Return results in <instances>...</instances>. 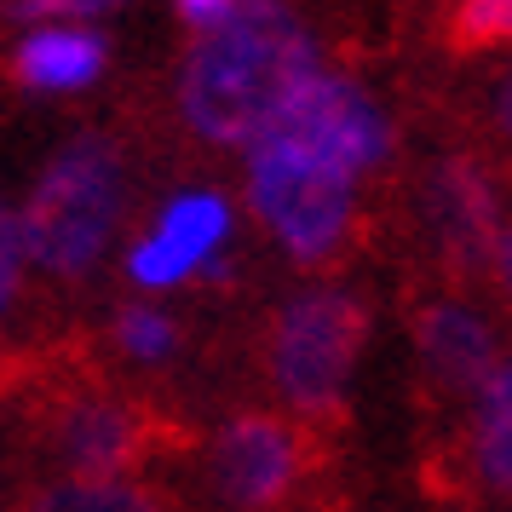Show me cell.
<instances>
[{"label":"cell","mask_w":512,"mask_h":512,"mask_svg":"<svg viewBox=\"0 0 512 512\" xmlns=\"http://www.w3.org/2000/svg\"><path fill=\"white\" fill-rule=\"evenodd\" d=\"M369 323H374L369 305L346 288H305L259 323L254 363L288 415L346 432L351 426L346 380L363 357Z\"/></svg>","instance_id":"3"},{"label":"cell","mask_w":512,"mask_h":512,"mask_svg":"<svg viewBox=\"0 0 512 512\" xmlns=\"http://www.w3.org/2000/svg\"><path fill=\"white\" fill-rule=\"evenodd\" d=\"M248 208L300 271L334 277L369 248V213L340 167L317 162L288 139L248 144Z\"/></svg>","instance_id":"4"},{"label":"cell","mask_w":512,"mask_h":512,"mask_svg":"<svg viewBox=\"0 0 512 512\" xmlns=\"http://www.w3.org/2000/svg\"><path fill=\"white\" fill-rule=\"evenodd\" d=\"M346 432L311 426L288 409H242L208 443V484L231 512H288L340 466Z\"/></svg>","instance_id":"6"},{"label":"cell","mask_w":512,"mask_h":512,"mask_svg":"<svg viewBox=\"0 0 512 512\" xmlns=\"http://www.w3.org/2000/svg\"><path fill=\"white\" fill-rule=\"evenodd\" d=\"M41 363H47V351H35V346H0V397L29 392V386H35V374H41Z\"/></svg>","instance_id":"17"},{"label":"cell","mask_w":512,"mask_h":512,"mask_svg":"<svg viewBox=\"0 0 512 512\" xmlns=\"http://www.w3.org/2000/svg\"><path fill=\"white\" fill-rule=\"evenodd\" d=\"M24 438L52 466V478H139L150 461L185 455L196 426L121 386L81 346H58L29 386Z\"/></svg>","instance_id":"1"},{"label":"cell","mask_w":512,"mask_h":512,"mask_svg":"<svg viewBox=\"0 0 512 512\" xmlns=\"http://www.w3.org/2000/svg\"><path fill=\"white\" fill-rule=\"evenodd\" d=\"M81 6L75 0H12V18H24V24H35V18H75Z\"/></svg>","instance_id":"21"},{"label":"cell","mask_w":512,"mask_h":512,"mask_svg":"<svg viewBox=\"0 0 512 512\" xmlns=\"http://www.w3.org/2000/svg\"><path fill=\"white\" fill-rule=\"evenodd\" d=\"M420 242H426V288L472 294L489 282V248L501 231V167L484 150H443L426 162L415 190Z\"/></svg>","instance_id":"7"},{"label":"cell","mask_w":512,"mask_h":512,"mask_svg":"<svg viewBox=\"0 0 512 512\" xmlns=\"http://www.w3.org/2000/svg\"><path fill=\"white\" fill-rule=\"evenodd\" d=\"M489 127L501 133V144H512V70L495 81V93H489Z\"/></svg>","instance_id":"20"},{"label":"cell","mask_w":512,"mask_h":512,"mask_svg":"<svg viewBox=\"0 0 512 512\" xmlns=\"http://www.w3.org/2000/svg\"><path fill=\"white\" fill-rule=\"evenodd\" d=\"M236 6H248V0H179V18H185V29H196V35H208L213 24H225Z\"/></svg>","instance_id":"19"},{"label":"cell","mask_w":512,"mask_h":512,"mask_svg":"<svg viewBox=\"0 0 512 512\" xmlns=\"http://www.w3.org/2000/svg\"><path fill=\"white\" fill-rule=\"evenodd\" d=\"M18 282H24V231H18V213L0 202V311L12 305Z\"/></svg>","instance_id":"16"},{"label":"cell","mask_w":512,"mask_h":512,"mask_svg":"<svg viewBox=\"0 0 512 512\" xmlns=\"http://www.w3.org/2000/svg\"><path fill=\"white\" fill-rule=\"evenodd\" d=\"M225 231H231V213L219 196H173L162 208V225H156V236L167 248H179L190 265H202L225 242Z\"/></svg>","instance_id":"13"},{"label":"cell","mask_w":512,"mask_h":512,"mask_svg":"<svg viewBox=\"0 0 512 512\" xmlns=\"http://www.w3.org/2000/svg\"><path fill=\"white\" fill-rule=\"evenodd\" d=\"M121 208H127L121 144L110 133H81L47 162L29 208L18 213L24 259H35L58 282L93 277L110 236L121 231Z\"/></svg>","instance_id":"5"},{"label":"cell","mask_w":512,"mask_h":512,"mask_svg":"<svg viewBox=\"0 0 512 512\" xmlns=\"http://www.w3.org/2000/svg\"><path fill=\"white\" fill-rule=\"evenodd\" d=\"M265 139L300 144L317 162L340 167L351 185L357 179H386L392 173V156H397L386 110L351 75H334V70H317L311 81H300V93L282 104L277 127Z\"/></svg>","instance_id":"9"},{"label":"cell","mask_w":512,"mask_h":512,"mask_svg":"<svg viewBox=\"0 0 512 512\" xmlns=\"http://www.w3.org/2000/svg\"><path fill=\"white\" fill-rule=\"evenodd\" d=\"M420 484L426 495L461 507L512 501V363H501L472 397L461 438L432 443L420 455Z\"/></svg>","instance_id":"10"},{"label":"cell","mask_w":512,"mask_h":512,"mask_svg":"<svg viewBox=\"0 0 512 512\" xmlns=\"http://www.w3.org/2000/svg\"><path fill=\"white\" fill-rule=\"evenodd\" d=\"M75 6H81V12H110L116 0H75Z\"/></svg>","instance_id":"22"},{"label":"cell","mask_w":512,"mask_h":512,"mask_svg":"<svg viewBox=\"0 0 512 512\" xmlns=\"http://www.w3.org/2000/svg\"><path fill=\"white\" fill-rule=\"evenodd\" d=\"M409 340H415V392L426 409L466 415L484 380L501 369V334L484 311L443 288H409L403 294Z\"/></svg>","instance_id":"8"},{"label":"cell","mask_w":512,"mask_h":512,"mask_svg":"<svg viewBox=\"0 0 512 512\" xmlns=\"http://www.w3.org/2000/svg\"><path fill=\"white\" fill-rule=\"evenodd\" d=\"M18 512H179V501L144 478H52L24 489Z\"/></svg>","instance_id":"11"},{"label":"cell","mask_w":512,"mask_h":512,"mask_svg":"<svg viewBox=\"0 0 512 512\" xmlns=\"http://www.w3.org/2000/svg\"><path fill=\"white\" fill-rule=\"evenodd\" d=\"M323 70L294 0H248L196 35L179 70V116L202 144H259L300 81Z\"/></svg>","instance_id":"2"},{"label":"cell","mask_w":512,"mask_h":512,"mask_svg":"<svg viewBox=\"0 0 512 512\" xmlns=\"http://www.w3.org/2000/svg\"><path fill=\"white\" fill-rule=\"evenodd\" d=\"M196 265H190L179 248H167L162 236H150V242H139L133 248V277L144 282V288H167V282H185Z\"/></svg>","instance_id":"15"},{"label":"cell","mask_w":512,"mask_h":512,"mask_svg":"<svg viewBox=\"0 0 512 512\" xmlns=\"http://www.w3.org/2000/svg\"><path fill=\"white\" fill-rule=\"evenodd\" d=\"M489 282H495L501 311H512V219H501V231H495V248H489Z\"/></svg>","instance_id":"18"},{"label":"cell","mask_w":512,"mask_h":512,"mask_svg":"<svg viewBox=\"0 0 512 512\" xmlns=\"http://www.w3.org/2000/svg\"><path fill=\"white\" fill-rule=\"evenodd\" d=\"M110 346L133 363H162L167 351L179 346V323L156 311V305H121L116 328H110Z\"/></svg>","instance_id":"14"},{"label":"cell","mask_w":512,"mask_h":512,"mask_svg":"<svg viewBox=\"0 0 512 512\" xmlns=\"http://www.w3.org/2000/svg\"><path fill=\"white\" fill-rule=\"evenodd\" d=\"M98 70H104V41L81 29H47L12 58V81L24 87H87Z\"/></svg>","instance_id":"12"}]
</instances>
